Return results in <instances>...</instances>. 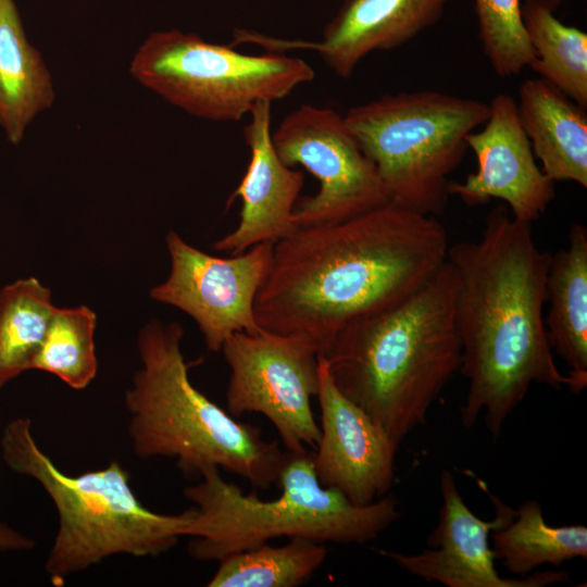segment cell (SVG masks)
<instances>
[{
	"mask_svg": "<svg viewBox=\"0 0 587 587\" xmlns=\"http://www.w3.org/2000/svg\"><path fill=\"white\" fill-rule=\"evenodd\" d=\"M448 248L435 216L391 202L337 224L299 227L273 246L254 302L257 322L302 336L326 355L347 325L425 286Z\"/></svg>",
	"mask_w": 587,
	"mask_h": 587,
	"instance_id": "cell-1",
	"label": "cell"
},
{
	"mask_svg": "<svg viewBox=\"0 0 587 587\" xmlns=\"http://www.w3.org/2000/svg\"><path fill=\"white\" fill-rule=\"evenodd\" d=\"M550 255L535 243L530 223L515 220L503 204L489 211L478 240L448 248L458 279L459 372L469 382L461 422L472 428L484 414L494 439L532 384L573 391L571 377L555 364L545 326Z\"/></svg>",
	"mask_w": 587,
	"mask_h": 587,
	"instance_id": "cell-2",
	"label": "cell"
},
{
	"mask_svg": "<svg viewBox=\"0 0 587 587\" xmlns=\"http://www.w3.org/2000/svg\"><path fill=\"white\" fill-rule=\"evenodd\" d=\"M457 274L446 261L419 291L347 325L327 360L338 389L400 446L461 365Z\"/></svg>",
	"mask_w": 587,
	"mask_h": 587,
	"instance_id": "cell-3",
	"label": "cell"
},
{
	"mask_svg": "<svg viewBox=\"0 0 587 587\" xmlns=\"http://www.w3.org/2000/svg\"><path fill=\"white\" fill-rule=\"evenodd\" d=\"M177 322L150 321L138 338L142 369L126 392L129 437L142 458H176L187 475L216 466L258 489L277 483L287 452L260 428L236 421L189 379Z\"/></svg>",
	"mask_w": 587,
	"mask_h": 587,
	"instance_id": "cell-4",
	"label": "cell"
},
{
	"mask_svg": "<svg viewBox=\"0 0 587 587\" xmlns=\"http://www.w3.org/2000/svg\"><path fill=\"white\" fill-rule=\"evenodd\" d=\"M200 478L184 490L196 505L185 536L193 538L189 552L198 560L220 561L278 537L362 545L400 517L392 496L358 505L340 490L323 486L309 451L287 452L277 480L280 495L274 500L243 494L216 466L203 470Z\"/></svg>",
	"mask_w": 587,
	"mask_h": 587,
	"instance_id": "cell-5",
	"label": "cell"
},
{
	"mask_svg": "<svg viewBox=\"0 0 587 587\" xmlns=\"http://www.w3.org/2000/svg\"><path fill=\"white\" fill-rule=\"evenodd\" d=\"M1 452L12 471L42 486L58 511L59 527L45 564L54 586L114 554L158 557L168 551L195 515V508L178 514L146 508L116 461L76 476L64 474L35 441L29 417L7 424Z\"/></svg>",
	"mask_w": 587,
	"mask_h": 587,
	"instance_id": "cell-6",
	"label": "cell"
},
{
	"mask_svg": "<svg viewBox=\"0 0 587 587\" xmlns=\"http://www.w3.org/2000/svg\"><path fill=\"white\" fill-rule=\"evenodd\" d=\"M489 103L437 90L387 93L350 108L345 122L374 163L389 201L439 215L466 137L487 121Z\"/></svg>",
	"mask_w": 587,
	"mask_h": 587,
	"instance_id": "cell-7",
	"label": "cell"
},
{
	"mask_svg": "<svg viewBox=\"0 0 587 587\" xmlns=\"http://www.w3.org/2000/svg\"><path fill=\"white\" fill-rule=\"evenodd\" d=\"M130 75L171 104L210 121L236 122L313 80L304 60L282 52L246 54L179 29L151 33L134 54Z\"/></svg>",
	"mask_w": 587,
	"mask_h": 587,
	"instance_id": "cell-8",
	"label": "cell"
},
{
	"mask_svg": "<svg viewBox=\"0 0 587 587\" xmlns=\"http://www.w3.org/2000/svg\"><path fill=\"white\" fill-rule=\"evenodd\" d=\"M230 376V415L260 413L275 427L287 452L315 449L320 426L311 408L319 387V351L307 338L262 329L233 334L221 351Z\"/></svg>",
	"mask_w": 587,
	"mask_h": 587,
	"instance_id": "cell-9",
	"label": "cell"
},
{
	"mask_svg": "<svg viewBox=\"0 0 587 587\" xmlns=\"http://www.w3.org/2000/svg\"><path fill=\"white\" fill-rule=\"evenodd\" d=\"M272 141L286 165H301L319 182L317 192L295 208L298 228L337 224L390 202L374 163L332 108L298 107Z\"/></svg>",
	"mask_w": 587,
	"mask_h": 587,
	"instance_id": "cell-10",
	"label": "cell"
},
{
	"mask_svg": "<svg viewBox=\"0 0 587 587\" xmlns=\"http://www.w3.org/2000/svg\"><path fill=\"white\" fill-rule=\"evenodd\" d=\"M166 246L171 272L150 296L190 315L210 351L220 352L235 333L263 329L257 322L254 302L267 276L274 243H259L242 253L218 258L170 232Z\"/></svg>",
	"mask_w": 587,
	"mask_h": 587,
	"instance_id": "cell-11",
	"label": "cell"
},
{
	"mask_svg": "<svg viewBox=\"0 0 587 587\" xmlns=\"http://www.w3.org/2000/svg\"><path fill=\"white\" fill-rule=\"evenodd\" d=\"M439 486V521L426 540L427 548L416 554L376 549L380 555L414 576L447 587H544L570 579L569 572L555 570L502 577L496 570L489 535L511 522L516 510L488 491L496 514L484 521L466 505L450 471L441 472Z\"/></svg>",
	"mask_w": 587,
	"mask_h": 587,
	"instance_id": "cell-12",
	"label": "cell"
},
{
	"mask_svg": "<svg viewBox=\"0 0 587 587\" xmlns=\"http://www.w3.org/2000/svg\"><path fill=\"white\" fill-rule=\"evenodd\" d=\"M316 397L321 434L312 461L320 483L340 490L358 505L386 496L395 479L399 446L338 389L322 354H319Z\"/></svg>",
	"mask_w": 587,
	"mask_h": 587,
	"instance_id": "cell-13",
	"label": "cell"
},
{
	"mask_svg": "<svg viewBox=\"0 0 587 587\" xmlns=\"http://www.w3.org/2000/svg\"><path fill=\"white\" fill-rule=\"evenodd\" d=\"M477 170L463 182H449V195L466 205L503 200L515 220L532 223L555 197L554 182L538 166L521 125L516 101L498 93L489 102V115L478 132L466 137Z\"/></svg>",
	"mask_w": 587,
	"mask_h": 587,
	"instance_id": "cell-14",
	"label": "cell"
},
{
	"mask_svg": "<svg viewBox=\"0 0 587 587\" xmlns=\"http://www.w3.org/2000/svg\"><path fill=\"white\" fill-rule=\"evenodd\" d=\"M449 0H345L320 41L284 40L237 30L234 45L255 43L270 52L308 49L339 77L349 78L371 52L400 47L442 16Z\"/></svg>",
	"mask_w": 587,
	"mask_h": 587,
	"instance_id": "cell-15",
	"label": "cell"
},
{
	"mask_svg": "<svg viewBox=\"0 0 587 587\" xmlns=\"http://www.w3.org/2000/svg\"><path fill=\"white\" fill-rule=\"evenodd\" d=\"M271 105L267 101L257 103L243 127L250 160L227 203L236 198L241 200L239 222L213 245L215 250L230 255L259 243H275L298 228L294 212L304 176L286 165L273 146Z\"/></svg>",
	"mask_w": 587,
	"mask_h": 587,
	"instance_id": "cell-16",
	"label": "cell"
},
{
	"mask_svg": "<svg viewBox=\"0 0 587 587\" xmlns=\"http://www.w3.org/2000/svg\"><path fill=\"white\" fill-rule=\"evenodd\" d=\"M516 108L542 172L554 183L570 180L586 188V109L542 78L522 83Z\"/></svg>",
	"mask_w": 587,
	"mask_h": 587,
	"instance_id": "cell-17",
	"label": "cell"
},
{
	"mask_svg": "<svg viewBox=\"0 0 587 587\" xmlns=\"http://www.w3.org/2000/svg\"><path fill=\"white\" fill-rule=\"evenodd\" d=\"M548 341L569 367L573 391L587 385V228L573 223L569 245L550 255L546 280Z\"/></svg>",
	"mask_w": 587,
	"mask_h": 587,
	"instance_id": "cell-18",
	"label": "cell"
},
{
	"mask_svg": "<svg viewBox=\"0 0 587 587\" xmlns=\"http://www.w3.org/2000/svg\"><path fill=\"white\" fill-rule=\"evenodd\" d=\"M55 99L50 72L28 41L14 0H0V127L20 143L34 118Z\"/></svg>",
	"mask_w": 587,
	"mask_h": 587,
	"instance_id": "cell-19",
	"label": "cell"
},
{
	"mask_svg": "<svg viewBox=\"0 0 587 587\" xmlns=\"http://www.w3.org/2000/svg\"><path fill=\"white\" fill-rule=\"evenodd\" d=\"M561 0H525L523 27L535 58L529 64L540 78L587 108V34L555 14Z\"/></svg>",
	"mask_w": 587,
	"mask_h": 587,
	"instance_id": "cell-20",
	"label": "cell"
},
{
	"mask_svg": "<svg viewBox=\"0 0 587 587\" xmlns=\"http://www.w3.org/2000/svg\"><path fill=\"white\" fill-rule=\"evenodd\" d=\"M491 539L496 560L516 577L545 564L558 567L587 557V527L549 525L541 504L535 500L522 503L511 522L491 533Z\"/></svg>",
	"mask_w": 587,
	"mask_h": 587,
	"instance_id": "cell-21",
	"label": "cell"
},
{
	"mask_svg": "<svg viewBox=\"0 0 587 587\" xmlns=\"http://www.w3.org/2000/svg\"><path fill=\"white\" fill-rule=\"evenodd\" d=\"M57 308L50 290L35 277L0 291V389L33 369Z\"/></svg>",
	"mask_w": 587,
	"mask_h": 587,
	"instance_id": "cell-22",
	"label": "cell"
},
{
	"mask_svg": "<svg viewBox=\"0 0 587 587\" xmlns=\"http://www.w3.org/2000/svg\"><path fill=\"white\" fill-rule=\"evenodd\" d=\"M282 546L267 542L228 554L209 580V587H297L321 567L327 550L323 542L288 538Z\"/></svg>",
	"mask_w": 587,
	"mask_h": 587,
	"instance_id": "cell-23",
	"label": "cell"
},
{
	"mask_svg": "<svg viewBox=\"0 0 587 587\" xmlns=\"http://www.w3.org/2000/svg\"><path fill=\"white\" fill-rule=\"evenodd\" d=\"M97 317L85 305L55 310L33 369L51 373L74 389L96 376L98 362L93 333Z\"/></svg>",
	"mask_w": 587,
	"mask_h": 587,
	"instance_id": "cell-24",
	"label": "cell"
},
{
	"mask_svg": "<svg viewBox=\"0 0 587 587\" xmlns=\"http://www.w3.org/2000/svg\"><path fill=\"white\" fill-rule=\"evenodd\" d=\"M521 0H474L478 37L495 74L516 76L535 58L526 37Z\"/></svg>",
	"mask_w": 587,
	"mask_h": 587,
	"instance_id": "cell-25",
	"label": "cell"
},
{
	"mask_svg": "<svg viewBox=\"0 0 587 587\" xmlns=\"http://www.w3.org/2000/svg\"><path fill=\"white\" fill-rule=\"evenodd\" d=\"M35 541L0 522V551L29 550Z\"/></svg>",
	"mask_w": 587,
	"mask_h": 587,
	"instance_id": "cell-26",
	"label": "cell"
}]
</instances>
